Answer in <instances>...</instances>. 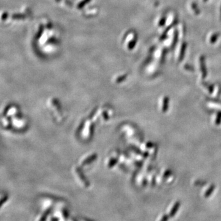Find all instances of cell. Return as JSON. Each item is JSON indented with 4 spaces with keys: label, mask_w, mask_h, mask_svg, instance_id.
Wrapping results in <instances>:
<instances>
[{
    "label": "cell",
    "mask_w": 221,
    "mask_h": 221,
    "mask_svg": "<svg viewBox=\"0 0 221 221\" xmlns=\"http://www.w3.org/2000/svg\"><path fill=\"white\" fill-rule=\"evenodd\" d=\"M218 34L217 33H214V34H212V35L211 36V37L209 38V41L211 43H214L215 41H217L218 38Z\"/></svg>",
    "instance_id": "obj_2"
},
{
    "label": "cell",
    "mask_w": 221,
    "mask_h": 221,
    "mask_svg": "<svg viewBox=\"0 0 221 221\" xmlns=\"http://www.w3.org/2000/svg\"><path fill=\"white\" fill-rule=\"evenodd\" d=\"M185 49H186V44L183 43L181 45L180 48H179V54L178 55V59L179 60H181V59H182L184 55V52H185Z\"/></svg>",
    "instance_id": "obj_1"
},
{
    "label": "cell",
    "mask_w": 221,
    "mask_h": 221,
    "mask_svg": "<svg viewBox=\"0 0 221 221\" xmlns=\"http://www.w3.org/2000/svg\"><path fill=\"white\" fill-rule=\"evenodd\" d=\"M204 2H206V1H207V0H203Z\"/></svg>",
    "instance_id": "obj_3"
}]
</instances>
